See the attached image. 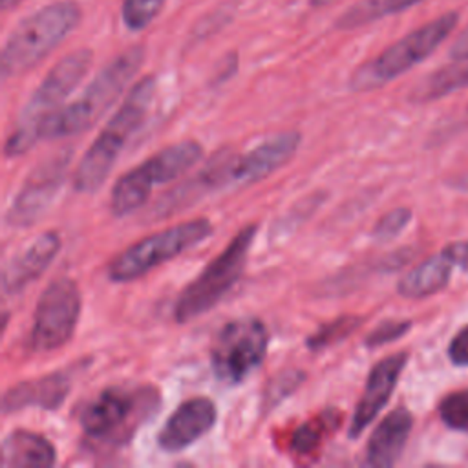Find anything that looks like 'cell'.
I'll use <instances>...</instances> for the list:
<instances>
[{"mask_svg":"<svg viewBox=\"0 0 468 468\" xmlns=\"http://www.w3.org/2000/svg\"><path fill=\"white\" fill-rule=\"evenodd\" d=\"M411 327V322L408 320H388L377 325L364 340L367 347H380L386 346L397 338H400L404 333H408Z\"/></svg>","mask_w":468,"mask_h":468,"instance_id":"cell-27","label":"cell"},{"mask_svg":"<svg viewBox=\"0 0 468 468\" xmlns=\"http://www.w3.org/2000/svg\"><path fill=\"white\" fill-rule=\"evenodd\" d=\"M258 225H245L227 247L181 291L174 303V318L186 324L208 313L239 280Z\"/></svg>","mask_w":468,"mask_h":468,"instance_id":"cell-8","label":"cell"},{"mask_svg":"<svg viewBox=\"0 0 468 468\" xmlns=\"http://www.w3.org/2000/svg\"><path fill=\"white\" fill-rule=\"evenodd\" d=\"M441 420L459 431H468V388L446 395L439 404Z\"/></svg>","mask_w":468,"mask_h":468,"instance_id":"cell-25","label":"cell"},{"mask_svg":"<svg viewBox=\"0 0 468 468\" xmlns=\"http://www.w3.org/2000/svg\"><path fill=\"white\" fill-rule=\"evenodd\" d=\"M318 442V433L314 431V428L311 426H303L296 431L294 435V441H292V446L294 450L298 452H309L311 448H314V444Z\"/></svg>","mask_w":468,"mask_h":468,"instance_id":"cell-29","label":"cell"},{"mask_svg":"<svg viewBox=\"0 0 468 468\" xmlns=\"http://www.w3.org/2000/svg\"><path fill=\"white\" fill-rule=\"evenodd\" d=\"M216 420L218 408L214 400L207 397L188 399L165 420L157 433V446L168 453L181 452L208 433Z\"/></svg>","mask_w":468,"mask_h":468,"instance_id":"cell-14","label":"cell"},{"mask_svg":"<svg viewBox=\"0 0 468 468\" xmlns=\"http://www.w3.org/2000/svg\"><path fill=\"white\" fill-rule=\"evenodd\" d=\"M468 86V57L459 58L457 64L444 66L431 75H428L419 86L413 90L415 101H433L444 97L455 90Z\"/></svg>","mask_w":468,"mask_h":468,"instance_id":"cell-22","label":"cell"},{"mask_svg":"<svg viewBox=\"0 0 468 468\" xmlns=\"http://www.w3.org/2000/svg\"><path fill=\"white\" fill-rule=\"evenodd\" d=\"M362 324L360 316H353V314H346L340 316L329 324L320 325V329L316 333H313L307 340L305 346L313 351L333 346L335 342H340L342 338H346L347 335H351L358 325Z\"/></svg>","mask_w":468,"mask_h":468,"instance_id":"cell-23","label":"cell"},{"mask_svg":"<svg viewBox=\"0 0 468 468\" xmlns=\"http://www.w3.org/2000/svg\"><path fill=\"white\" fill-rule=\"evenodd\" d=\"M453 265L455 263L446 250L433 254L404 274L397 285V291L404 298L431 296L446 287Z\"/></svg>","mask_w":468,"mask_h":468,"instance_id":"cell-20","label":"cell"},{"mask_svg":"<svg viewBox=\"0 0 468 468\" xmlns=\"http://www.w3.org/2000/svg\"><path fill=\"white\" fill-rule=\"evenodd\" d=\"M269 333L258 318L227 322L210 344V366L219 382L241 384L263 362Z\"/></svg>","mask_w":468,"mask_h":468,"instance_id":"cell-11","label":"cell"},{"mask_svg":"<svg viewBox=\"0 0 468 468\" xmlns=\"http://www.w3.org/2000/svg\"><path fill=\"white\" fill-rule=\"evenodd\" d=\"M212 234V223L207 218H197L190 221H183L172 227H166L152 236H146L121 254H117L106 274L112 282L122 283L141 278L161 263L183 254L190 247L201 243Z\"/></svg>","mask_w":468,"mask_h":468,"instance_id":"cell-10","label":"cell"},{"mask_svg":"<svg viewBox=\"0 0 468 468\" xmlns=\"http://www.w3.org/2000/svg\"><path fill=\"white\" fill-rule=\"evenodd\" d=\"M82 11L71 0L48 4L22 18L9 33L2 55V77H16L35 68L80 24Z\"/></svg>","mask_w":468,"mask_h":468,"instance_id":"cell-3","label":"cell"},{"mask_svg":"<svg viewBox=\"0 0 468 468\" xmlns=\"http://www.w3.org/2000/svg\"><path fill=\"white\" fill-rule=\"evenodd\" d=\"M22 0H2V7L7 11V9H11L13 5H16V4H20Z\"/></svg>","mask_w":468,"mask_h":468,"instance_id":"cell-32","label":"cell"},{"mask_svg":"<svg viewBox=\"0 0 468 468\" xmlns=\"http://www.w3.org/2000/svg\"><path fill=\"white\" fill-rule=\"evenodd\" d=\"M80 309V289L71 278L49 282L35 305L27 347L33 353H49L68 344L75 333Z\"/></svg>","mask_w":468,"mask_h":468,"instance_id":"cell-12","label":"cell"},{"mask_svg":"<svg viewBox=\"0 0 468 468\" xmlns=\"http://www.w3.org/2000/svg\"><path fill=\"white\" fill-rule=\"evenodd\" d=\"M448 358L452 364L466 367L468 366V324L463 325L448 346Z\"/></svg>","mask_w":468,"mask_h":468,"instance_id":"cell-28","label":"cell"},{"mask_svg":"<svg viewBox=\"0 0 468 468\" xmlns=\"http://www.w3.org/2000/svg\"><path fill=\"white\" fill-rule=\"evenodd\" d=\"M69 163L68 154H57L55 157L40 163L24 181L11 207L7 208L5 221L13 227H29L44 214L62 185L66 168Z\"/></svg>","mask_w":468,"mask_h":468,"instance_id":"cell-13","label":"cell"},{"mask_svg":"<svg viewBox=\"0 0 468 468\" xmlns=\"http://www.w3.org/2000/svg\"><path fill=\"white\" fill-rule=\"evenodd\" d=\"M410 219H411V210L410 208H406V207L393 208L377 221V225L373 229V236L380 241L393 239L395 236H399L408 227Z\"/></svg>","mask_w":468,"mask_h":468,"instance_id":"cell-26","label":"cell"},{"mask_svg":"<svg viewBox=\"0 0 468 468\" xmlns=\"http://www.w3.org/2000/svg\"><path fill=\"white\" fill-rule=\"evenodd\" d=\"M71 389V378L55 371L38 378L24 380L11 386L2 397V411L11 413L24 408H40L53 411L66 400Z\"/></svg>","mask_w":468,"mask_h":468,"instance_id":"cell-17","label":"cell"},{"mask_svg":"<svg viewBox=\"0 0 468 468\" xmlns=\"http://www.w3.org/2000/svg\"><path fill=\"white\" fill-rule=\"evenodd\" d=\"M159 406L152 386H110L80 411V428L91 442L121 446Z\"/></svg>","mask_w":468,"mask_h":468,"instance_id":"cell-4","label":"cell"},{"mask_svg":"<svg viewBox=\"0 0 468 468\" xmlns=\"http://www.w3.org/2000/svg\"><path fill=\"white\" fill-rule=\"evenodd\" d=\"M452 58L459 60V58H466L468 57V27L459 35V38L453 42L452 49H450Z\"/></svg>","mask_w":468,"mask_h":468,"instance_id":"cell-31","label":"cell"},{"mask_svg":"<svg viewBox=\"0 0 468 468\" xmlns=\"http://www.w3.org/2000/svg\"><path fill=\"white\" fill-rule=\"evenodd\" d=\"M413 415L406 408L389 411L373 430L366 448V464L369 466H393L410 437Z\"/></svg>","mask_w":468,"mask_h":468,"instance_id":"cell-18","label":"cell"},{"mask_svg":"<svg viewBox=\"0 0 468 468\" xmlns=\"http://www.w3.org/2000/svg\"><path fill=\"white\" fill-rule=\"evenodd\" d=\"M448 256L453 260L455 265H459L464 272H468V241H457L448 247H444Z\"/></svg>","mask_w":468,"mask_h":468,"instance_id":"cell-30","label":"cell"},{"mask_svg":"<svg viewBox=\"0 0 468 468\" xmlns=\"http://www.w3.org/2000/svg\"><path fill=\"white\" fill-rule=\"evenodd\" d=\"M298 144L300 133L283 132L265 139L243 154H218L207 163V166L192 183L185 185L190 188L185 192L192 196L207 190L239 188L252 185L283 166L294 155Z\"/></svg>","mask_w":468,"mask_h":468,"instance_id":"cell-5","label":"cell"},{"mask_svg":"<svg viewBox=\"0 0 468 468\" xmlns=\"http://www.w3.org/2000/svg\"><path fill=\"white\" fill-rule=\"evenodd\" d=\"M166 0H122L121 18L130 31H141L148 27L161 13Z\"/></svg>","mask_w":468,"mask_h":468,"instance_id":"cell-24","label":"cell"},{"mask_svg":"<svg viewBox=\"0 0 468 468\" xmlns=\"http://www.w3.org/2000/svg\"><path fill=\"white\" fill-rule=\"evenodd\" d=\"M144 60V49L141 46L128 48L108 62L82 90V93L73 99V102L64 104L55 113L46 117L31 132L33 146L38 141H51L68 135H75L93 126L119 99L122 90L139 71Z\"/></svg>","mask_w":468,"mask_h":468,"instance_id":"cell-1","label":"cell"},{"mask_svg":"<svg viewBox=\"0 0 468 468\" xmlns=\"http://www.w3.org/2000/svg\"><path fill=\"white\" fill-rule=\"evenodd\" d=\"M406 362H408V353L400 351V353L384 356L371 367L366 380L364 393L351 419L349 437L356 439L375 420L380 410L388 404Z\"/></svg>","mask_w":468,"mask_h":468,"instance_id":"cell-15","label":"cell"},{"mask_svg":"<svg viewBox=\"0 0 468 468\" xmlns=\"http://www.w3.org/2000/svg\"><path fill=\"white\" fill-rule=\"evenodd\" d=\"M457 22L459 13L448 11L413 29L400 40L388 46L375 58L360 64L349 77V88L353 91H371L400 77L428 58L455 29Z\"/></svg>","mask_w":468,"mask_h":468,"instance_id":"cell-6","label":"cell"},{"mask_svg":"<svg viewBox=\"0 0 468 468\" xmlns=\"http://www.w3.org/2000/svg\"><path fill=\"white\" fill-rule=\"evenodd\" d=\"M155 95V77L139 79L117 112L104 124L73 172V186L77 192H95L110 176L117 157L130 141V137L144 122Z\"/></svg>","mask_w":468,"mask_h":468,"instance_id":"cell-2","label":"cell"},{"mask_svg":"<svg viewBox=\"0 0 468 468\" xmlns=\"http://www.w3.org/2000/svg\"><path fill=\"white\" fill-rule=\"evenodd\" d=\"M57 461L55 446L40 433L13 430L2 439V468H49Z\"/></svg>","mask_w":468,"mask_h":468,"instance_id":"cell-19","label":"cell"},{"mask_svg":"<svg viewBox=\"0 0 468 468\" xmlns=\"http://www.w3.org/2000/svg\"><path fill=\"white\" fill-rule=\"evenodd\" d=\"M93 60V53L88 48L75 49L64 55L42 79L37 90L27 99L20 112L18 124L5 141V155L16 157L26 154L31 146V132L38 122L64 106V101L73 93L88 73Z\"/></svg>","mask_w":468,"mask_h":468,"instance_id":"cell-7","label":"cell"},{"mask_svg":"<svg viewBox=\"0 0 468 468\" xmlns=\"http://www.w3.org/2000/svg\"><path fill=\"white\" fill-rule=\"evenodd\" d=\"M422 0H358L347 7L336 20L338 29H356L360 26L371 24L378 18L406 11Z\"/></svg>","mask_w":468,"mask_h":468,"instance_id":"cell-21","label":"cell"},{"mask_svg":"<svg viewBox=\"0 0 468 468\" xmlns=\"http://www.w3.org/2000/svg\"><path fill=\"white\" fill-rule=\"evenodd\" d=\"M203 155V148L197 141L186 139L174 143L148 159H144L141 165L133 166L126 174H122L110 194V208L112 214L117 218H122L146 201L152 188L155 185H165L168 181H174L181 174H185L192 165H196Z\"/></svg>","mask_w":468,"mask_h":468,"instance_id":"cell-9","label":"cell"},{"mask_svg":"<svg viewBox=\"0 0 468 468\" xmlns=\"http://www.w3.org/2000/svg\"><path fill=\"white\" fill-rule=\"evenodd\" d=\"M60 249V236L48 230L33 238L26 247L15 252L2 271V289L7 294H16L31 282L38 280Z\"/></svg>","mask_w":468,"mask_h":468,"instance_id":"cell-16","label":"cell"}]
</instances>
